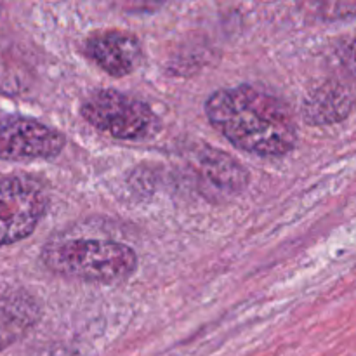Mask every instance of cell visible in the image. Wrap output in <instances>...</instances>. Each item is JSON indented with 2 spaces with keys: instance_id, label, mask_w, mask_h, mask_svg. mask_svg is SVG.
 Masks as SVG:
<instances>
[{
  "instance_id": "6da1fadb",
  "label": "cell",
  "mask_w": 356,
  "mask_h": 356,
  "mask_svg": "<svg viewBox=\"0 0 356 356\" xmlns=\"http://www.w3.org/2000/svg\"><path fill=\"white\" fill-rule=\"evenodd\" d=\"M211 124L243 152L284 156L298 141V127L287 104L252 86L216 90L205 103Z\"/></svg>"
},
{
  "instance_id": "7a4b0ae2",
  "label": "cell",
  "mask_w": 356,
  "mask_h": 356,
  "mask_svg": "<svg viewBox=\"0 0 356 356\" xmlns=\"http://www.w3.org/2000/svg\"><path fill=\"white\" fill-rule=\"evenodd\" d=\"M42 263L56 275L96 284H113L131 277L138 256L125 243L111 240L70 238L51 242L42 250Z\"/></svg>"
},
{
  "instance_id": "3957f363",
  "label": "cell",
  "mask_w": 356,
  "mask_h": 356,
  "mask_svg": "<svg viewBox=\"0 0 356 356\" xmlns=\"http://www.w3.org/2000/svg\"><path fill=\"white\" fill-rule=\"evenodd\" d=\"M80 115L97 131L124 141H146L160 131L159 117L148 104L118 90L90 92L82 101Z\"/></svg>"
},
{
  "instance_id": "277c9868",
  "label": "cell",
  "mask_w": 356,
  "mask_h": 356,
  "mask_svg": "<svg viewBox=\"0 0 356 356\" xmlns=\"http://www.w3.org/2000/svg\"><path fill=\"white\" fill-rule=\"evenodd\" d=\"M47 209V195L38 181L26 176L0 179V247L28 238Z\"/></svg>"
},
{
  "instance_id": "5b68a950",
  "label": "cell",
  "mask_w": 356,
  "mask_h": 356,
  "mask_svg": "<svg viewBox=\"0 0 356 356\" xmlns=\"http://www.w3.org/2000/svg\"><path fill=\"white\" fill-rule=\"evenodd\" d=\"M65 136L56 129L24 117H10L0 122V160L54 159L65 148Z\"/></svg>"
},
{
  "instance_id": "8992f818",
  "label": "cell",
  "mask_w": 356,
  "mask_h": 356,
  "mask_svg": "<svg viewBox=\"0 0 356 356\" xmlns=\"http://www.w3.org/2000/svg\"><path fill=\"white\" fill-rule=\"evenodd\" d=\"M83 51L87 58L111 76L131 75L143 61L141 42L124 30H104L90 35Z\"/></svg>"
},
{
  "instance_id": "52a82bcc",
  "label": "cell",
  "mask_w": 356,
  "mask_h": 356,
  "mask_svg": "<svg viewBox=\"0 0 356 356\" xmlns=\"http://www.w3.org/2000/svg\"><path fill=\"white\" fill-rule=\"evenodd\" d=\"M40 320V305L17 289H0V351L17 343Z\"/></svg>"
},
{
  "instance_id": "ba28073f",
  "label": "cell",
  "mask_w": 356,
  "mask_h": 356,
  "mask_svg": "<svg viewBox=\"0 0 356 356\" xmlns=\"http://www.w3.org/2000/svg\"><path fill=\"white\" fill-rule=\"evenodd\" d=\"M353 94L339 82H325L306 96L302 111L308 124L330 125L344 120L353 108Z\"/></svg>"
},
{
  "instance_id": "9c48e42d",
  "label": "cell",
  "mask_w": 356,
  "mask_h": 356,
  "mask_svg": "<svg viewBox=\"0 0 356 356\" xmlns=\"http://www.w3.org/2000/svg\"><path fill=\"white\" fill-rule=\"evenodd\" d=\"M200 170L209 183L225 190H240L247 184V172L242 165L218 149L207 148L202 153Z\"/></svg>"
},
{
  "instance_id": "30bf717a",
  "label": "cell",
  "mask_w": 356,
  "mask_h": 356,
  "mask_svg": "<svg viewBox=\"0 0 356 356\" xmlns=\"http://www.w3.org/2000/svg\"><path fill=\"white\" fill-rule=\"evenodd\" d=\"M323 16L329 19H344V17H356V2H336L323 6Z\"/></svg>"
},
{
  "instance_id": "8fae6325",
  "label": "cell",
  "mask_w": 356,
  "mask_h": 356,
  "mask_svg": "<svg viewBox=\"0 0 356 356\" xmlns=\"http://www.w3.org/2000/svg\"><path fill=\"white\" fill-rule=\"evenodd\" d=\"M343 63L344 66H346L348 72L356 79V38H353V42H350L348 47L344 49Z\"/></svg>"
}]
</instances>
